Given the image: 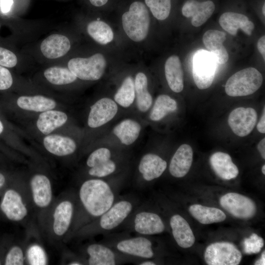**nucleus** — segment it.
<instances>
[{
    "label": "nucleus",
    "instance_id": "nucleus-1",
    "mask_svg": "<svg viewBox=\"0 0 265 265\" xmlns=\"http://www.w3.org/2000/svg\"><path fill=\"white\" fill-rule=\"evenodd\" d=\"M114 201V192L106 182L91 179L83 182L76 193L73 223L63 242L68 241L74 233L107 211Z\"/></svg>",
    "mask_w": 265,
    "mask_h": 265
},
{
    "label": "nucleus",
    "instance_id": "nucleus-2",
    "mask_svg": "<svg viewBox=\"0 0 265 265\" xmlns=\"http://www.w3.org/2000/svg\"><path fill=\"white\" fill-rule=\"evenodd\" d=\"M76 193L66 192L55 198L42 231L53 243L64 241L74 219Z\"/></svg>",
    "mask_w": 265,
    "mask_h": 265
},
{
    "label": "nucleus",
    "instance_id": "nucleus-3",
    "mask_svg": "<svg viewBox=\"0 0 265 265\" xmlns=\"http://www.w3.org/2000/svg\"><path fill=\"white\" fill-rule=\"evenodd\" d=\"M0 209L9 220L29 228L36 226L27 183H22L8 188L3 193Z\"/></svg>",
    "mask_w": 265,
    "mask_h": 265
},
{
    "label": "nucleus",
    "instance_id": "nucleus-4",
    "mask_svg": "<svg viewBox=\"0 0 265 265\" xmlns=\"http://www.w3.org/2000/svg\"><path fill=\"white\" fill-rule=\"evenodd\" d=\"M134 208L132 201L123 199L116 201L100 216L83 226L69 238H84L111 231L122 224L129 216Z\"/></svg>",
    "mask_w": 265,
    "mask_h": 265
},
{
    "label": "nucleus",
    "instance_id": "nucleus-5",
    "mask_svg": "<svg viewBox=\"0 0 265 265\" xmlns=\"http://www.w3.org/2000/svg\"><path fill=\"white\" fill-rule=\"evenodd\" d=\"M27 184L34 217L42 232L55 199L53 185L50 178L42 173L33 175Z\"/></svg>",
    "mask_w": 265,
    "mask_h": 265
},
{
    "label": "nucleus",
    "instance_id": "nucleus-6",
    "mask_svg": "<svg viewBox=\"0 0 265 265\" xmlns=\"http://www.w3.org/2000/svg\"><path fill=\"white\" fill-rule=\"evenodd\" d=\"M122 20L124 30L131 39L140 42L146 37L150 20L148 9L143 2H132L129 11L123 14Z\"/></svg>",
    "mask_w": 265,
    "mask_h": 265
},
{
    "label": "nucleus",
    "instance_id": "nucleus-7",
    "mask_svg": "<svg viewBox=\"0 0 265 265\" xmlns=\"http://www.w3.org/2000/svg\"><path fill=\"white\" fill-rule=\"evenodd\" d=\"M263 78L256 68H247L233 74L227 80L225 90L231 97L245 96L252 94L261 86Z\"/></svg>",
    "mask_w": 265,
    "mask_h": 265
},
{
    "label": "nucleus",
    "instance_id": "nucleus-8",
    "mask_svg": "<svg viewBox=\"0 0 265 265\" xmlns=\"http://www.w3.org/2000/svg\"><path fill=\"white\" fill-rule=\"evenodd\" d=\"M106 64L104 56L97 53L89 58H72L68 61V67L80 79L96 80L103 75Z\"/></svg>",
    "mask_w": 265,
    "mask_h": 265
},
{
    "label": "nucleus",
    "instance_id": "nucleus-9",
    "mask_svg": "<svg viewBox=\"0 0 265 265\" xmlns=\"http://www.w3.org/2000/svg\"><path fill=\"white\" fill-rule=\"evenodd\" d=\"M212 55L209 52L198 51L193 59L192 76L197 87L206 89L212 84L214 79L216 63Z\"/></svg>",
    "mask_w": 265,
    "mask_h": 265
},
{
    "label": "nucleus",
    "instance_id": "nucleus-10",
    "mask_svg": "<svg viewBox=\"0 0 265 265\" xmlns=\"http://www.w3.org/2000/svg\"><path fill=\"white\" fill-rule=\"evenodd\" d=\"M204 259L209 265H238L241 262L242 254L232 243L216 242L207 246Z\"/></svg>",
    "mask_w": 265,
    "mask_h": 265
},
{
    "label": "nucleus",
    "instance_id": "nucleus-11",
    "mask_svg": "<svg viewBox=\"0 0 265 265\" xmlns=\"http://www.w3.org/2000/svg\"><path fill=\"white\" fill-rule=\"evenodd\" d=\"M220 206L233 216L240 219H249L257 211L255 202L249 197L236 192H229L219 199Z\"/></svg>",
    "mask_w": 265,
    "mask_h": 265
},
{
    "label": "nucleus",
    "instance_id": "nucleus-12",
    "mask_svg": "<svg viewBox=\"0 0 265 265\" xmlns=\"http://www.w3.org/2000/svg\"><path fill=\"white\" fill-rule=\"evenodd\" d=\"M257 120L256 110L251 107H238L228 117V124L233 132L240 137L248 135L254 128Z\"/></svg>",
    "mask_w": 265,
    "mask_h": 265
},
{
    "label": "nucleus",
    "instance_id": "nucleus-13",
    "mask_svg": "<svg viewBox=\"0 0 265 265\" xmlns=\"http://www.w3.org/2000/svg\"><path fill=\"white\" fill-rule=\"evenodd\" d=\"M117 111L118 106L115 101L109 98H103L90 107L88 125L92 128L101 127L111 120Z\"/></svg>",
    "mask_w": 265,
    "mask_h": 265
},
{
    "label": "nucleus",
    "instance_id": "nucleus-14",
    "mask_svg": "<svg viewBox=\"0 0 265 265\" xmlns=\"http://www.w3.org/2000/svg\"><path fill=\"white\" fill-rule=\"evenodd\" d=\"M132 225L136 233L144 236L160 234L165 230L161 217L156 213L146 211L135 214Z\"/></svg>",
    "mask_w": 265,
    "mask_h": 265
},
{
    "label": "nucleus",
    "instance_id": "nucleus-15",
    "mask_svg": "<svg viewBox=\"0 0 265 265\" xmlns=\"http://www.w3.org/2000/svg\"><path fill=\"white\" fill-rule=\"evenodd\" d=\"M119 252L142 259H151L154 256L152 243L144 237H137L124 239L116 244Z\"/></svg>",
    "mask_w": 265,
    "mask_h": 265
},
{
    "label": "nucleus",
    "instance_id": "nucleus-16",
    "mask_svg": "<svg viewBox=\"0 0 265 265\" xmlns=\"http://www.w3.org/2000/svg\"><path fill=\"white\" fill-rule=\"evenodd\" d=\"M214 9L215 5L212 1L199 2L196 0H187L183 5L182 12L185 17H191L192 26L198 27L211 17Z\"/></svg>",
    "mask_w": 265,
    "mask_h": 265
},
{
    "label": "nucleus",
    "instance_id": "nucleus-17",
    "mask_svg": "<svg viewBox=\"0 0 265 265\" xmlns=\"http://www.w3.org/2000/svg\"><path fill=\"white\" fill-rule=\"evenodd\" d=\"M226 38L225 32L215 29L207 30L203 36L205 47L220 64L225 63L229 59L228 52L223 45Z\"/></svg>",
    "mask_w": 265,
    "mask_h": 265
},
{
    "label": "nucleus",
    "instance_id": "nucleus-18",
    "mask_svg": "<svg viewBox=\"0 0 265 265\" xmlns=\"http://www.w3.org/2000/svg\"><path fill=\"white\" fill-rule=\"evenodd\" d=\"M219 24L222 28L229 34L236 35L239 28L250 36L254 29V23L245 15L232 12L222 14L219 18Z\"/></svg>",
    "mask_w": 265,
    "mask_h": 265
},
{
    "label": "nucleus",
    "instance_id": "nucleus-19",
    "mask_svg": "<svg viewBox=\"0 0 265 265\" xmlns=\"http://www.w3.org/2000/svg\"><path fill=\"white\" fill-rule=\"evenodd\" d=\"M193 150L186 144L181 145L172 157L169 167L171 175L176 178H182L190 170L193 161Z\"/></svg>",
    "mask_w": 265,
    "mask_h": 265
},
{
    "label": "nucleus",
    "instance_id": "nucleus-20",
    "mask_svg": "<svg viewBox=\"0 0 265 265\" xmlns=\"http://www.w3.org/2000/svg\"><path fill=\"white\" fill-rule=\"evenodd\" d=\"M170 225L173 238L177 244L183 248L192 246L195 241L193 233L187 221L179 214L173 215Z\"/></svg>",
    "mask_w": 265,
    "mask_h": 265
},
{
    "label": "nucleus",
    "instance_id": "nucleus-21",
    "mask_svg": "<svg viewBox=\"0 0 265 265\" xmlns=\"http://www.w3.org/2000/svg\"><path fill=\"white\" fill-rule=\"evenodd\" d=\"M86 265H114L118 263L117 256L110 248L100 243H92L85 248Z\"/></svg>",
    "mask_w": 265,
    "mask_h": 265
},
{
    "label": "nucleus",
    "instance_id": "nucleus-22",
    "mask_svg": "<svg viewBox=\"0 0 265 265\" xmlns=\"http://www.w3.org/2000/svg\"><path fill=\"white\" fill-rule=\"evenodd\" d=\"M166 167L165 160L157 155L148 153L141 159L138 170L144 180L151 181L159 177Z\"/></svg>",
    "mask_w": 265,
    "mask_h": 265
},
{
    "label": "nucleus",
    "instance_id": "nucleus-23",
    "mask_svg": "<svg viewBox=\"0 0 265 265\" xmlns=\"http://www.w3.org/2000/svg\"><path fill=\"white\" fill-rule=\"evenodd\" d=\"M210 162L216 175L223 180L234 179L239 173L238 168L232 161L231 156L227 153H214L211 156Z\"/></svg>",
    "mask_w": 265,
    "mask_h": 265
},
{
    "label": "nucleus",
    "instance_id": "nucleus-24",
    "mask_svg": "<svg viewBox=\"0 0 265 265\" xmlns=\"http://www.w3.org/2000/svg\"><path fill=\"white\" fill-rule=\"evenodd\" d=\"M71 47L70 42L65 36L53 34L41 43V51L44 56L49 59L59 58L66 54Z\"/></svg>",
    "mask_w": 265,
    "mask_h": 265
},
{
    "label": "nucleus",
    "instance_id": "nucleus-25",
    "mask_svg": "<svg viewBox=\"0 0 265 265\" xmlns=\"http://www.w3.org/2000/svg\"><path fill=\"white\" fill-rule=\"evenodd\" d=\"M164 71L170 88L174 92H181L184 88V73L179 57L175 55L166 60Z\"/></svg>",
    "mask_w": 265,
    "mask_h": 265
},
{
    "label": "nucleus",
    "instance_id": "nucleus-26",
    "mask_svg": "<svg viewBox=\"0 0 265 265\" xmlns=\"http://www.w3.org/2000/svg\"><path fill=\"white\" fill-rule=\"evenodd\" d=\"M43 143L45 149L50 153L58 157L73 154L77 145L72 138L58 134H52L44 137Z\"/></svg>",
    "mask_w": 265,
    "mask_h": 265
},
{
    "label": "nucleus",
    "instance_id": "nucleus-27",
    "mask_svg": "<svg viewBox=\"0 0 265 265\" xmlns=\"http://www.w3.org/2000/svg\"><path fill=\"white\" fill-rule=\"evenodd\" d=\"M188 211L191 215L203 224L221 222L225 220V213L219 209L200 204L190 205Z\"/></svg>",
    "mask_w": 265,
    "mask_h": 265
},
{
    "label": "nucleus",
    "instance_id": "nucleus-28",
    "mask_svg": "<svg viewBox=\"0 0 265 265\" xmlns=\"http://www.w3.org/2000/svg\"><path fill=\"white\" fill-rule=\"evenodd\" d=\"M67 114L60 111L48 110L41 113L37 121L38 130L44 134H48L67 121Z\"/></svg>",
    "mask_w": 265,
    "mask_h": 265
},
{
    "label": "nucleus",
    "instance_id": "nucleus-29",
    "mask_svg": "<svg viewBox=\"0 0 265 265\" xmlns=\"http://www.w3.org/2000/svg\"><path fill=\"white\" fill-rule=\"evenodd\" d=\"M141 127L137 121L127 119L117 124L113 128L114 134L126 145L133 143L138 137Z\"/></svg>",
    "mask_w": 265,
    "mask_h": 265
},
{
    "label": "nucleus",
    "instance_id": "nucleus-30",
    "mask_svg": "<svg viewBox=\"0 0 265 265\" xmlns=\"http://www.w3.org/2000/svg\"><path fill=\"white\" fill-rule=\"evenodd\" d=\"M25 239L26 265H46L49 264L47 253L41 242L35 239V238L34 240H32L31 235L28 232Z\"/></svg>",
    "mask_w": 265,
    "mask_h": 265
},
{
    "label": "nucleus",
    "instance_id": "nucleus-31",
    "mask_svg": "<svg viewBox=\"0 0 265 265\" xmlns=\"http://www.w3.org/2000/svg\"><path fill=\"white\" fill-rule=\"evenodd\" d=\"M136 104L137 109L144 112L151 107L153 99L147 89L148 80L145 74L138 73L134 80Z\"/></svg>",
    "mask_w": 265,
    "mask_h": 265
},
{
    "label": "nucleus",
    "instance_id": "nucleus-32",
    "mask_svg": "<svg viewBox=\"0 0 265 265\" xmlns=\"http://www.w3.org/2000/svg\"><path fill=\"white\" fill-rule=\"evenodd\" d=\"M22 109L36 112H44L54 108L55 102L50 98L41 95L20 97L17 101Z\"/></svg>",
    "mask_w": 265,
    "mask_h": 265
},
{
    "label": "nucleus",
    "instance_id": "nucleus-33",
    "mask_svg": "<svg viewBox=\"0 0 265 265\" xmlns=\"http://www.w3.org/2000/svg\"><path fill=\"white\" fill-rule=\"evenodd\" d=\"M177 108L178 104L174 99L167 95H160L157 98L151 110L150 119L153 121H159Z\"/></svg>",
    "mask_w": 265,
    "mask_h": 265
},
{
    "label": "nucleus",
    "instance_id": "nucleus-34",
    "mask_svg": "<svg viewBox=\"0 0 265 265\" xmlns=\"http://www.w3.org/2000/svg\"><path fill=\"white\" fill-rule=\"evenodd\" d=\"M88 34L97 42L105 45L112 41L113 32L111 27L102 21H94L87 26Z\"/></svg>",
    "mask_w": 265,
    "mask_h": 265
},
{
    "label": "nucleus",
    "instance_id": "nucleus-35",
    "mask_svg": "<svg viewBox=\"0 0 265 265\" xmlns=\"http://www.w3.org/2000/svg\"><path fill=\"white\" fill-rule=\"evenodd\" d=\"M135 98L134 80L131 76L127 77L114 95L115 102L123 107H128Z\"/></svg>",
    "mask_w": 265,
    "mask_h": 265
},
{
    "label": "nucleus",
    "instance_id": "nucleus-36",
    "mask_svg": "<svg viewBox=\"0 0 265 265\" xmlns=\"http://www.w3.org/2000/svg\"><path fill=\"white\" fill-rule=\"evenodd\" d=\"M44 74L50 82L55 85L71 83L77 78L69 68L60 66L50 67L44 71Z\"/></svg>",
    "mask_w": 265,
    "mask_h": 265
},
{
    "label": "nucleus",
    "instance_id": "nucleus-37",
    "mask_svg": "<svg viewBox=\"0 0 265 265\" xmlns=\"http://www.w3.org/2000/svg\"><path fill=\"white\" fill-rule=\"evenodd\" d=\"M26 239L20 243L11 246L4 259L5 265H24L26 261Z\"/></svg>",
    "mask_w": 265,
    "mask_h": 265
},
{
    "label": "nucleus",
    "instance_id": "nucleus-38",
    "mask_svg": "<svg viewBox=\"0 0 265 265\" xmlns=\"http://www.w3.org/2000/svg\"><path fill=\"white\" fill-rule=\"evenodd\" d=\"M145 2L158 20H164L169 15L171 0H145Z\"/></svg>",
    "mask_w": 265,
    "mask_h": 265
},
{
    "label": "nucleus",
    "instance_id": "nucleus-39",
    "mask_svg": "<svg viewBox=\"0 0 265 265\" xmlns=\"http://www.w3.org/2000/svg\"><path fill=\"white\" fill-rule=\"evenodd\" d=\"M116 169L114 161L110 159L100 164L90 168L88 174L92 177L102 178L114 173Z\"/></svg>",
    "mask_w": 265,
    "mask_h": 265
},
{
    "label": "nucleus",
    "instance_id": "nucleus-40",
    "mask_svg": "<svg viewBox=\"0 0 265 265\" xmlns=\"http://www.w3.org/2000/svg\"><path fill=\"white\" fill-rule=\"evenodd\" d=\"M110 150L105 147L100 148L94 151L88 156L86 160V165L91 168L110 159Z\"/></svg>",
    "mask_w": 265,
    "mask_h": 265
},
{
    "label": "nucleus",
    "instance_id": "nucleus-41",
    "mask_svg": "<svg viewBox=\"0 0 265 265\" xmlns=\"http://www.w3.org/2000/svg\"><path fill=\"white\" fill-rule=\"evenodd\" d=\"M244 244V250L246 253H257L260 252L264 245V242L261 238L253 234L249 238L245 239Z\"/></svg>",
    "mask_w": 265,
    "mask_h": 265
},
{
    "label": "nucleus",
    "instance_id": "nucleus-42",
    "mask_svg": "<svg viewBox=\"0 0 265 265\" xmlns=\"http://www.w3.org/2000/svg\"><path fill=\"white\" fill-rule=\"evenodd\" d=\"M17 63V58L11 51L0 47V65L8 68L14 67Z\"/></svg>",
    "mask_w": 265,
    "mask_h": 265
},
{
    "label": "nucleus",
    "instance_id": "nucleus-43",
    "mask_svg": "<svg viewBox=\"0 0 265 265\" xmlns=\"http://www.w3.org/2000/svg\"><path fill=\"white\" fill-rule=\"evenodd\" d=\"M13 83V79L10 71L0 65V90L10 88Z\"/></svg>",
    "mask_w": 265,
    "mask_h": 265
},
{
    "label": "nucleus",
    "instance_id": "nucleus-44",
    "mask_svg": "<svg viewBox=\"0 0 265 265\" xmlns=\"http://www.w3.org/2000/svg\"><path fill=\"white\" fill-rule=\"evenodd\" d=\"M62 264L69 265H85L84 259H81L69 252H64L62 257Z\"/></svg>",
    "mask_w": 265,
    "mask_h": 265
},
{
    "label": "nucleus",
    "instance_id": "nucleus-45",
    "mask_svg": "<svg viewBox=\"0 0 265 265\" xmlns=\"http://www.w3.org/2000/svg\"><path fill=\"white\" fill-rule=\"evenodd\" d=\"M13 2V0H0V5L2 12L7 13L9 12Z\"/></svg>",
    "mask_w": 265,
    "mask_h": 265
},
{
    "label": "nucleus",
    "instance_id": "nucleus-46",
    "mask_svg": "<svg viewBox=\"0 0 265 265\" xmlns=\"http://www.w3.org/2000/svg\"><path fill=\"white\" fill-rule=\"evenodd\" d=\"M257 47L259 51L265 59V36L263 35L258 40Z\"/></svg>",
    "mask_w": 265,
    "mask_h": 265
},
{
    "label": "nucleus",
    "instance_id": "nucleus-47",
    "mask_svg": "<svg viewBox=\"0 0 265 265\" xmlns=\"http://www.w3.org/2000/svg\"><path fill=\"white\" fill-rule=\"evenodd\" d=\"M265 107L264 108L263 113L262 114V117L257 124V129L258 131L262 133H265Z\"/></svg>",
    "mask_w": 265,
    "mask_h": 265
},
{
    "label": "nucleus",
    "instance_id": "nucleus-48",
    "mask_svg": "<svg viewBox=\"0 0 265 265\" xmlns=\"http://www.w3.org/2000/svg\"><path fill=\"white\" fill-rule=\"evenodd\" d=\"M257 148L263 159H265V138L262 139L258 143Z\"/></svg>",
    "mask_w": 265,
    "mask_h": 265
},
{
    "label": "nucleus",
    "instance_id": "nucleus-49",
    "mask_svg": "<svg viewBox=\"0 0 265 265\" xmlns=\"http://www.w3.org/2000/svg\"><path fill=\"white\" fill-rule=\"evenodd\" d=\"M91 3L95 6H101L105 4L108 0H89Z\"/></svg>",
    "mask_w": 265,
    "mask_h": 265
},
{
    "label": "nucleus",
    "instance_id": "nucleus-50",
    "mask_svg": "<svg viewBox=\"0 0 265 265\" xmlns=\"http://www.w3.org/2000/svg\"><path fill=\"white\" fill-rule=\"evenodd\" d=\"M6 183V178L5 176L0 172V190L5 186Z\"/></svg>",
    "mask_w": 265,
    "mask_h": 265
},
{
    "label": "nucleus",
    "instance_id": "nucleus-51",
    "mask_svg": "<svg viewBox=\"0 0 265 265\" xmlns=\"http://www.w3.org/2000/svg\"><path fill=\"white\" fill-rule=\"evenodd\" d=\"M265 251L262 253L261 257L260 259L256 261L255 263L256 265H265Z\"/></svg>",
    "mask_w": 265,
    "mask_h": 265
},
{
    "label": "nucleus",
    "instance_id": "nucleus-52",
    "mask_svg": "<svg viewBox=\"0 0 265 265\" xmlns=\"http://www.w3.org/2000/svg\"><path fill=\"white\" fill-rule=\"evenodd\" d=\"M140 265H155L156 264L151 261H144L140 262L139 264Z\"/></svg>",
    "mask_w": 265,
    "mask_h": 265
},
{
    "label": "nucleus",
    "instance_id": "nucleus-53",
    "mask_svg": "<svg viewBox=\"0 0 265 265\" xmlns=\"http://www.w3.org/2000/svg\"><path fill=\"white\" fill-rule=\"evenodd\" d=\"M3 126L2 125V123L0 121V134L3 132Z\"/></svg>",
    "mask_w": 265,
    "mask_h": 265
},
{
    "label": "nucleus",
    "instance_id": "nucleus-54",
    "mask_svg": "<svg viewBox=\"0 0 265 265\" xmlns=\"http://www.w3.org/2000/svg\"><path fill=\"white\" fill-rule=\"evenodd\" d=\"M262 12H263V14L265 16V3H264V5L263 6Z\"/></svg>",
    "mask_w": 265,
    "mask_h": 265
},
{
    "label": "nucleus",
    "instance_id": "nucleus-55",
    "mask_svg": "<svg viewBox=\"0 0 265 265\" xmlns=\"http://www.w3.org/2000/svg\"><path fill=\"white\" fill-rule=\"evenodd\" d=\"M262 171L263 174L265 175V164L262 166Z\"/></svg>",
    "mask_w": 265,
    "mask_h": 265
},
{
    "label": "nucleus",
    "instance_id": "nucleus-56",
    "mask_svg": "<svg viewBox=\"0 0 265 265\" xmlns=\"http://www.w3.org/2000/svg\"><path fill=\"white\" fill-rule=\"evenodd\" d=\"M1 264V260L0 259V265Z\"/></svg>",
    "mask_w": 265,
    "mask_h": 265
},
{
    "label": "nucleus",
    "instance_id": "nucleus-57",
    "mask_svg": "<svg viewBox=\"0 0 265 265\" xmlns=\"http://www.w3.org/2000/svg\"><path fill=\"white\" fill-rule=\"evenodd\" d=\"M97 20L99 21V20H100V18H97Z\"/></svg>",
    "mask_w": 265,
    "mask_h": 265
},
{
    "label": "nucleus",
    "instance_id": "nucleus-58",
    "mask_svg": "<svg viewBox=\"0 0 265 265\" xmlns=\"http://www.w3.org/2000/svg\"></svg>",
    "mask_w": 265,
    "mask_h": 265
}]
</instances>
